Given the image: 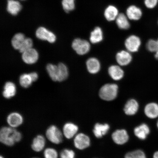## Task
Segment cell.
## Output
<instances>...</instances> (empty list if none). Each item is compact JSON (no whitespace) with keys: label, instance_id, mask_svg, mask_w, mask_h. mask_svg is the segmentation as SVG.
<instances>
[{"label":"cell","instance_id":"25","mask_svg":"<svg viewBox=\"0 0 158 158\" xmlns=\"http://www.w3.org/2000/svg\"><path fill=\"white\" fill-rule=\"evenodd\" d=\"M16 88L13 83L8 82L6 83L3 92V96L6 98H10L15 96Z\"/></svg>","mask_w":158,"mask_h":158},{"label":"cell","instance_id":"20","mask_svg":"<svg viewBox=\"0 0 158 158\" xmlns=\"http://www.w3.org/2000/svg\"><path fill=\"white\" fill-rule=\"evenodd\" d=\"M128 17L124 13H119L116 19V22L118 28L126 30L130 28V23Z\"/></svg>","mask_w":158,"mask_h":158},{"label":"cell","instance_id":"10","mask_svg":"<svg viewBox=\"0 0 158 158\" xmlns=\"http://www.w3.org/2000/svg\"><path fill=\"white\" fill-rule=\"evenodd\" d=\"M112 138L116 143L123 145L128 141L129 137L127 131L124 130H118L112 134Z\"/></svg>","mask_w":158,"mask_h":158},{"label":"cell","instance_id":"9","mask_svg":"<svg viewBox=\"0 0 158 158\" xmlns=\"http://www.w3.org/2000/svg\"><path fill=\"white\" fill-rule=\"evenodd\" d=\"M38 56L37 51L35 49L31 48L23 53L22 59L26 64H32L37 62Z\"/></svg>","mask_w":158,"mask_h":158},{"label":"cell","instance_id":"24","mask_svg":"<svg viewBox=\"0 0 158 158\" xmlns=\"http://www.w3.org/2000/svg\"><path fill=\"white\" fill-rule=\"evenodd\" d=\"M45 145V139L42 135H39L33 140L31 148L35 152H39L42 151Z\"/></svg>","mask_w":158,"mask_h":158},{"label":"cell","instance_id":"11","mask_svg":"<svg viewBox=\"0 0 158 158\" xmlns=\"http://www.w3.org/2000/svg\"><path fill=\"white\" fill-rule=\"evenodd\" d=\"M116 59L119 65L122 66H126L131 62L132 56L129 52L122 51L116 54Z\"/></svg>","mask_w":158,"mask_h":158},{"label":"cell","instance_id":"39","mask_svg":"<svg viewBox=\"0 0 158 158\" xmlns=\"http://www.w3.org/2000/svg\"><path fill=\"white\" fill-rule=\"evenodd\" d=\"M158 41V39L157 40ZM155 57L156 59L158 60V48L156 52V54L155 55Z\"/></svg>","mask_w":158,"mask_h":158},{"label":"cell","instance_id":"40","mask_svg":"<svg viewBox=\"0 0 158 158\" xmlns=\"http://www.w3.org/2000/svg\"><path fill=\"white\" fill-rule=\"evenodd\" d=\"M0 158H4V157L2 156H1V157H0Z\"/></svg>","mask_w":158,"mask_h":158},{"label":"cell","instance_id":"7","mask_svg":"<svg viewBox=\"0 0 158 158\" xmlns=\"http://www.w3.org/2000/svg\"><path fill=\"white\" fill-rule=\"evenodd\" d=\"M74 144L75 147L77 149H84L89 146L90 138L84 134H79L75 138Z\"/></svg>","mask_w":158,"mask_h":158},{"label":"cell","instance_id":"29","mask_svg":"<svg viewBox=\"0 0 158 158\" xmlns=\"http://www.w3.org/2000/svg\"><path fill=\"white\" fill-rule=\"evenodd\" d=\"M32 82L33 81L29 74H23L20 77V84L23 87L25 88L29 87Z\"/></svg>","mask_w":158,"mask_h":158},{"label":"cell","instance_id":"42","mask_svg":"<svg viewBox=\"0 0 158 158\" xmlns=\"http://www.w3.org/2000/svg\"></svg>","mask_w":158,"mask_h":158},{"label":"cell","instance_id":"37","mask_svg":"<svg viewBox=\"0 0 158 158\" xmlns=\"http://www.w3.org/2000/svg\"><path fill=\"white\" fill-rule=\"evenodd\" d=\"M29 74L30 76L31 77L33 82L35 81H36L37 79H38V75H37L36 73H29Z\"/></svg>","mask_w":158,"mask_h":158},{"label":"cell","instance_id":"36","mask_svg":"<svg viewBox=\"0 0 158 158\" xmlns=\"http://www.w3.org/2000/svg\"><path fill=\"white\" fill-rule=\"evenodd\" d=\"M144 4L147 8L153 9L156 6L158 0H144Z\"/></svg>","mask_w":158,"mask_h":158},{"label":"cell","instance_id":"34","mask_svg":"<svg viewBox=\"0 0 158 158\" xmlns=\"http://www.w3.org/2000/svg\"><path fill=\"white\" fill-rule=\"evenodd\" d=\"M44 156L45 158H58V155L56 150L49 148L45 150Z\"/></svg>","mask_w":158,"mask_h":158},{"label":"cell","instance_id":"13","mask_svg":"<svg viewBox=\"0 0 158 158\" xmlns=\"http://www.w3.org/2000/svg\"><path fill=\"white\" fill-rule=\"evenodd\" d=\"M23 119L20 114L13 112L8 116L7 122L10 126L13 127H16L23 123Z\"/></svg>","mask_w":158,"mask_h":158},{"label":"cell","instance_id":"4","mask_svg":"<svg viewBox=\"0 0 158 158\" xmlns=\"http://www.w3.org/2000/svg\"><path fill=\"white\" fill-rule=\"evenodd\" d=\"M46 135L48 139L53 143L58 144L62 143V132L56 126H51L49 127L47 130Z\"/></svg>","mask_w":158,"mask_h":158},{"label":"cell","instance_id":"5","mask_svg":"<svg viewBox=\"0 0 158 158\" xmlns=\"http://www.w3.org/2000/svg\"><path fill=\"white\" fill-rule=\"evenodd\" d=\"M141 44V40L135 35H130L126 39L125 43L126 48L130 52H137Z\"/></svg>","mask_w":158,"mask_h":158},{"label":"cell","instance_id":"8","mask_svg":"<svg viewBox=\"0 0 158 158\" xmlns=\"http://www.w3.org/2000/svg\"><path fill=\"white\" fill-rule=\"evenodd\" d=\"M126 15L130 20L138 21L141 19L143 15V11L140 8L137 6L131 5L126 10Z\"/></svg>","mask_w":158,"mask_h":158},{"label":"cell","instance_id":"38","mask_svg":"<svg viewBox=\"0 0 158 158\" xmlns=\"http://www.w3.org/2000/svg\"><path fill=\"white\" fill-rule=\"evenodd\" d=\"M153 158H158V152H156L154 154Z\"/></svg>","mask_w":158,"mask_h":158},{"label":"cell","instance_id":"12","mask_svg":"<svg viewBox=\"0 0 158 158\" xmlns=\"http://www.w3.org/2000/svg\"><path fill=\"white\" fill-rule=\"evenodd\" d=\"M119 14L117 8L112 5L108 6L104 11V17L108 21L115 20Z\"/></svg>","mask_w":158,"mask_h":158},{"label":"cell","instance_id":"22","mask_svg":"<svg viewBox=\"0 0 158 158\" xmlns=\"http://www.w3.org/2000/svg\"><path fill=\"white\" fill-rule=\"evenodd\" d=\"M109 129L110 126L108 124L96 123L94 126L93 132L97 138H101L107 133Z\"/></svg>","mask_w":158,"mask_h":158},{"label":"cell","instance_id":"2","mask_svg":"<svg viewBox=\"0 0 158 158\" xmlns=\"http://www.w3.org/2000/svg\"><path fill=\"white\" fill-rule=\"evenodd\" d=\"M118 86L115 84H106L100 89L99 96L102 99L110 101L114 100L117 97Z\"/></svg>","mask_w":158,"mask_h":158},{"label":"cell","instance_id":"6","mask_svg":"<svg viewBox=\"0 0 158 158\" xmlns=\"http://www.w3.org/2000/svg\"><path fill=\"white\" fill-rule=\"evenodd\" d=\"M35 34L37 38L41 40H47L51 43H54L56 40V36L54 33L44 27H39Z\"/></svg>","mask_w":158,"mask_h":158},{"label":"cell","instance_id":"21","mask_svg":"<svg viewBox=\"0 0 158 158\" xmlns=\"http://www.w3.org/2000/svg\"><path fill=\"white\" fill-rule=\"evenodd\" d=\"M145 113L148 118H154L158 116V105L151 103L147 105L145 108Z\"/></svg>","mask_w":158,"mask_h":158},{"label":"cell","instance_id":"14","mask_svg":"<svg viewBox=\"0 0 158 158\" xmlns=\"http://www.w3.org/2000/svg\"><path fill=\"white\" fill-rule=\"evenodd\" d=\"M78 130L77 126L73 123H68L65 124L63 128V132L65 137L69 139L74 137Z\"/></svg>","mask_w":158,"mask_h":158},{"label":"cell","instance_id":"41","mask_svg":"<svg viewBox=\"0 0 158 158\" xmlns=\"http://www.w3.org/2000/svg\"><path fill=\"white\" fill-rule=\"evenodd\" d=\"M157 127L158 128V121L157 123Z\"/></svg>","mask_w":158,"mask_h":158},{"label":"cell","instance_id":"44","mask_svg":"<svg viewBox=\"0 0 158 158\" xmlns=\"http://www.w3.org/2000/svg\"></svg>","mask_w":158,"mask_h":158},{"label":"cell","instance_id":"1","mask_svg":"<svg viewBox=\"0 0 158 158\" xmlns=\"http://www.w3.org/2000/svg\"><path fill=\"white\" fill-rule=\"evenodd\" d=\"M22 135L14 128L4 127L0 131V141L6 145L12 146L21 141Z\"/></svg>","mask_w":158,"mask_h":158},{"label":"cell","instance_id":"16","mask_svg":"<svg viewBox=\"0 0 158 158\" xmlns=\"http://www.w3.org/2000/svg\"><path fill=\"white\" fill-rule=\"evenodd\" d=\"M86 64L88 70L90 73L96 74L100 70V63L97 59L89 58L87 61Z\"/></svg>","mask_w":158,"mask_h":158},{"label":"cell","instance_id":"15","mask_svg":"<svg viewBox=\"0 0 158 158\" xmlns=\"http://www.w3.org/2000/svg\"><path fill=\"white\" fill-rule=\"evenodd\" d=\"M108 73L110 76L113 80H119L123 78L124 72L119 66L116 65H112L108 69Z\"/></svg>","mask_w":158,"mask_h":158},{"label":"cell","instance_id":"32","mask_svg":"<svg viewBox=\"0 0 158 158\" xmlns=\"http://www.w3.org/2000/svg\"><path fill=\"white\" fill-rule=\"evenodd\" d=\"M33 46L32 40L30 38H25L19 49L20 52L23 53L28 49L32 48Z\"/></svg>","mask_w":158,"mask_h":158},{"label":"cell","instance_id":"3","mask_svg":"<svg viewBox=\"0 0 158 158\" xmlns=\"http://www.w3.org/2000/svg\"><path fill=\"white\" fill-rule=\"evenodd\" d=\"M72 47L77 54L84 55L88 53L90 49V43L88 41L80 39H76L73 41Z\"/></svg>","mask_w":158,"mask_h":158},{"label":"cell","instance_id":"26","mask_svg":"<svg viewBox=\"0 0 158 158\" xmlns=\"http://www.w3.org/2000/svg\"><path fill=\"white\" fill-rule=\"evenodd\" d=\"M58 81H62L66 80L68 76V68L66 65L60 63L58 65Z\"/></svg>","mask_w":158,"mask_h":158},{"label":"cell","instance_id":"31","mask_svg":"<svg viewBox=\"0 0 158 158\" xmlns=\"http://www.w3.org/2000/svg\"><path fill=\"white\" fill-rule=\"evenodd\" d=\"M124 158H147L145 154L141 150L130 152L126 154Z\"/></svg>","mask_w":158,"mask_h":158},{"label":"cell","instance_id":"23","mask_svg":"<svg viewBox=\"0 0 158 158\" xmlns=\"http://www.w3.org/2000/svg\"><path fill=\"white\" fill-rule=\"evenodd\" d=\"M103 39V32L99 27H96L91 33L90 40L93 44H96L102 41Z\"/></svg>","mask_w":158,"mask_h":158},{"label":"cell","instance_id":"27","mask_svg":"<svg viewBox=\"0 0 158 158\" xmlns=\"http://www.w3.org/2000/svg\"><path fill=\"white\" fill-rule=\"evenodd\" d=\"M25 39V35L23 33H17L12 39V45L15 49L19 50Z\"/></svg>","mask_w":158,"mask_h":158},{"label":"cell","instance_id":"30","mask_svg":"<svg viewBox=\"0 0 158 158\" xmlns=\"http://www.w3.org/2000/svg\"><path fill=\"white\" fill-rule=\"evenodd\" d=\"M62 5L65 12L69 13L75 9V0H63Z\"/></svg>","mask_w":158,"mask_h":158},{"label":"cell","instance_id":"35","mask_svg":"<svg viewBox=\"0 0 158 158\" xmlns=\"http://www.w3.org/2000/svg\"><path fill=\"white\" fill-rule=\"evenodd\" d=\"M60 158H74L75 153L73 151L68 149H65L61 152Z\"/></svg>","mask_w":158,"mask_h":158},{"label":"cell","instance_id":"19","mask_svg":"<svg viewBox=\"0 0 158 158\" xmlns=\"http://www.w3.org/2000/svg\"><path fill=\"white\" fill-rule=\"evenodd\" d=\"M7 10L11 15H17L22 9V6L19 2L15 0H8Z\"/></svg>","mask_w":158,"mask_h":158},{"label":"cell","instance_id":"18","mask_svg":"<svg viewBox=\"0 0 158 158\" xmlns=\"http://www.w3.org/2000/svg\"><path fill=\"white\" fill-rule=\"evenodd\" d=\"M134 134L137 137L142 140L145 139L147 136L150 133V129L149 127L145 124L136 127L134 130Z\"/></svg>","mask_w":158,"mask_h":158},{"label":"cell","instance_id":"17","mask_svg":"<svg viewBox=\"0 0 158 158\" xmlns=\"http://www.w3.org/2000/svg\"><path fill=\"white\" fill-rule=\"evenodd\" d=\"M138 106L139 105L138 102L135 100H130L128 101L125 105L124 109V111L127 115H134L137 113Z\"/></svg>","mask_w":158,"mask_h":158},{"label":"cell","instance_id":"28","mask_svg":"<svg viewBox=\"0 0 158 158\" xmlns=\"http://www.w3.org/2000/svg\"><path fill=\"white\" fill-rule=\"evenodd\" d=\"M47 70L51 79L54 81H58V66L49 64L47 65Z\"/></svg>","mask_w":158,"mask_h":158},{"label":"cell","instance_id":"43","mask_svg":"<svg viewBox=\"0 0 158 158\" xmlns=\"http://www.w3.org/2000/svg\"><path fill=\"white\" fill-rule=\"evenodd\" d=\"M22 1H23V0H22Z\"/></svg>","mask_w":158,"mask_h":158},{"label":"cell","instance_id":"33","mask_svg":"<svg viewBox=\"0 0 158 158\" xmlns=\"http://www.w3.org/2000/svg\"><path fill=\"white\" fill-rule=\"evenodd\" d=\"M147 48L151 52H156L158 48V41L150 40L147 43Z\"/></svg>","mask_w":158,"mask_h":158}]
</instances>
